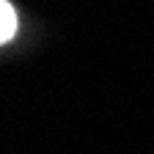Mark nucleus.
<instances>
[{
    "label": "nucleus",
    "mask_w": 154,
    "mask_h": 154,
    "mask_svg": "<svg viewBox=\"0 0 154 154\" xmlns=\"http://www.w3.org/2000/svg\"><path fill=\"white\" fill-rule=\"evenodd\" d=\"M17 36V11L8 0H0V42L8 44Z\"/></svg>",
    "instance_id": "nucleus-1"
}]
</instances>
